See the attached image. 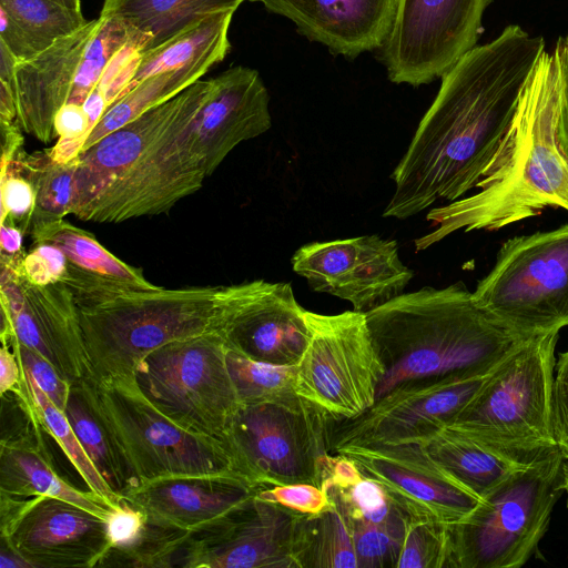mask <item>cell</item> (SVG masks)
Returning <instances> with one entry per match:
<instances>
[{
  "label": "cell",
  "instance_id": "6da1fadb",
  "mask_svg": "<svg viewBox=\"0 0 568 568\" xmlns=\"http://www.w3.org/2000/svg\"><path fill=\"white\" fill-rule=\"evenodd\" d=\"M544 51L542 37L508 26L442 77L435 100L390 174L395 191L383 216L407 219L477 186Z\"/></svg>",
  "mask_w": 568,
  "mask_h": 568
},
{
  "label": "cell",
  "instance_id": "7a4b0ae2",
  "mask_svg": "<svg viewBox=\"0 0 568 568\" xmlns=\"http://www.w3.org/2000/svg\"><path fill=\"white\" fill-rule=\"evenodd\" d=\"M476 187L480 191L427 213L434 230L414 241L416 252L460 230H499L546 207L568 211V144L555 51L541 53L515 118Z\"/></svg>",
  "mask_w": 568,
  "mask_h": 568
},
{
  "label": "cell",
  "instance_id": "3957f363",
  "mask_svg": "<svg viewBox=\"0 0 568 568\" xmlns=\"http://www.w3.org/2000/svg\"><path fill=\"white\" fill-rule=\"evenodd\" d=\"M365 315L385 368L377 399L412 379L486 375L529 338L462 284L403 293Z\"/></svg>",
  "mask_w": 568,
  "mask_h": 568
},
{
  "label": "cell",
  "instance_id": "277c9868",
  "mask_svg": "<svg viewBox=\"0 0 568 568\" xmlns=\"http://www.w3.org/2000/svg\"><path fill=\"white\" fill-rule=\"evenodd\" d=\"M230 286L141 287L89 276L74 298L93 379L133 375L151 351L202 335L223 336Z\"/></svg>",
  "mask_w": 568,
  "mask_h": 568
},
{
  "label": "cell",
  "instance_id": "5b68a950",
  "mask_svg": "<svg viewBox=\"0 0 568 568\" xmlns=\"http://www.w3.org/2000/svg\"><path fill=\"white\" fill-rule=\"evenodd\" d=\"M558 333L531 336L501 359L448 427L531 462L552 452Z\"/></svg>",
  "mask_w": 568,
  "mask_h": 568
},
{
  "label": "cell",
  "instance_id": "8992f818",
  "mask_svg": "<svg viewBox=\"0 0 568 568\" xmlns=\"http://www.w3.org/2000/svg\"><path fill=\"white\" fill-rule=\"evenodd\" d=\"M559 445L514 471L466 517L447 525V568H519L538 551L565 491Z\"/></svg>",
  "mask_w": 568,
  "mask_h": 568
},
{
  "label": "cell",
  "instance_id": "52a82bcc",
  "mask_svg": "<svg viewBox=\"0 0 568 568\" xmlns=\"http://www.w3.org/2000/svg\"><path fill=\"white\" fill-rule=\"evenodd\" d=\"M336 419L297 394L241 404L222 442L234 470L256 488L321 487Z\"/></svg>",
  "mask_w": 568,
  "mask_h": 568
},
{
  "label": "cell",
  "instance_id": "ba28073f",
  "mask_svg": "<svg viewBox=\"0 0 568 568\" xmlns=\"http://www.w3.org/2000/svg\"><path fill=\"white\" fill-rule=\"evenodd\" d=\"M92 381L100 416L135 484L165 476L237 474L223 442L169 419L145 397L134 374Z\"/></svg>",
  "mask_w": 568,
  "mask_h": 568
},
{
  "label": "cell",
  "instance_id": "9c48e42d",
  "mask_svg": "<svg viewBox=\"0 0 568 568\" xmlns=\"http://www.w3.org/2000/svg\"><path fill=\"white\" fill-rule=\"evenodd\" d=\"M220 334L170 342L149 352L134 375L145 397L184 429L222 438L241 403Z\"/></svg>",
  "mask_w": 568,
  "mask_h": 568
},
{
  "label": "cell",
  "instance_id": "30bf717a",
  "mask_svg": "<svg viewBox=\"0 0 568 568\" xmlns=\"http://www.w3.org/2000/svg\"><path fill=\"white\" fill-rule=\"evenodd\" d=\"M473 293L524 336L568 326V224L507 241Z\"/></svg>",
  "mask_w": 568,
  "mask_h": 568
},
{
  "label": "cell",
  "instance_id": "8fae6325",
  "mask_svg": "<svg viewBox=\"0 0 568 568\" xmlns=\"http://www.w3.org/2000/svg\"><path fill=\"white\" fill-rule=\"evenodd\" d=\"M305 318L310 336L294 365L295 392L336 420L364 414L385 374L365 313L306 311Z\"/></svg>",
  "mask_w": 568,
  "mask_h": 568
},
{
  "label": "cell",
  "instance_id": "7c38bea8",
  "mask_svg": "<svg viewBox=\"0 0 568 568\" xmlns=\"http://www.w3.org/2000/svg\"><path fill=\"white\" fill-rule=\"evenodd\" d=\"M490 0H395L379 48L388 79L418 87L442 78L476 47Z\"/></svg>",
  "mask_w": 568,
  "mask_h": 568
},
{
  "label": "cell",
  "instance_id": "4fadbf2b",
  "mask_svg": "<svg viewBox=\"0 0 568 568\" xmlns=\"http://www.w3.org/2000/svg\"><path fill=\"white\" fill-rule=\"evenodd\" d=\"M194 119L173 129L73 215L83 221L120 223L165 213L196 192L206 174L190 142Z\"/></svg>",
  "mask_w": 568,
  "mask_h": 568
},
{
  "label": "cell",
  "instance_id": "5bb4252c",
  "mask_svg": "<svg viewBox=\"0 0 568 568\" xmlns=\"http://www.w3.org/2000/svg\"><path fill=\"white\" fill-rule=\"evenodd\" d=\"M0 538L36 568H94L111 546L105 520L75 504L2 493Z\"/></svg>",
  "mask_w": 568,
  "mask_h": 568
},
{
  "label": "cell",
  "instance_id": "9a60e30c",
  "mask_svg": "<svg viewBox=\"0 0 568 568\" xmlns=\"http://www.w3.org/2000/svg\"><path fill=\"white\" fill-rule=\"evenodd\" d=\"M291 262L313 291L346 300L362 313L403 294L414 276L399 258L397 242L376 234L308 243Z\"/></svg>",
  "mask_w": 568,
  "mask_h": 568
},
{
  "label": "cell",
  "instance_id": "2e32d148",
  "mask_svg": "<svg viewBox=\"0 0 568 568\" xmlns=\"http://www.w3.org/2000/svg\"><path fill=\"white\" fill-rule=\"evenodd\" d=\"M332 452L355 462L409 518L447 525L466 517L480 499L446 474L414 439L351 443Z\"/></svg>",
  "mask_w": 568,
  "mask_h": 568
},
{
  "label": "cell",
  "instance_id": "e0dca14e",
  "mask_svg": "<svg viewBox=\"0 0 568 568\" xmlns=\"http://www.w3.org/2000/svg\"><path fill=\"white\" fill-rule=\"evenodd\" d=\"M300 515L254 496L193 530L176 567L295 568L293 542Z\"/></svg>",
  "mask_w": 568,
  "mask_h": 568
},
{
  "label": "cell",
  "instance_id": "ac0fdd59",
  "mask_svg": "<svg viewBox=\"0 0 568 568\" xmlns=\"http://www.w3.org/2000/svg\"><path fill=\"white\" fill-rule=\"evenodd\" d=\"M486 375L404 382L378 398L364 414L335 420L332 449L351 443L417 439L444 428L470 402Z\"/></svg>",
  "mask_w": 568,
  "mask_h": 568
},
{
  "label": "cell",
  "instance_id": "d6986e66",
  "mask_svg": "<svg viewBox=\"0 0 568 568\" xmlns=\"http://www.w3.org/2000/svg\"><path fill=\"white\" fill-rule=\"evenodd\" d=\"M19 274L1 271V318L19 343L47 358L69 383L92 378L71 292L62 282L36 285Z\"/></svg>",
  "mask_w": 568,
  "mask_h": 568
},
{
  "label": "cell",
  "instance_id": "ffe728a7",
  "mask_svg": "<svg viewBox=\"0 0 568 568\" xmlns=\"http://www.w3.org/2000/svg\"><path fill=\"white\" fill-rule=\"evenodd\" d=\"M305 312L290 283L257 280L232 285L223 337L229 348L251 359L292 366L310 336Z\"/></svg>",
  "mask_w": 568,
  "mask_h": 568
},
{
  "label": "cell",
  "instance_id": "44dd1931",
  "mask_svg": "<svg viewBox=\"0 0 568 568\" xmlns=\"http://www.w3.org/2000/svg\"><path fill=\"white\" fill-rule=\"evenodd\" d=\"M211 89L212 79H200L174 98L112 131L82 152L78 158L71 214L134 164L173 129L195 118Z\"/></svg>",
  "mask_w": 568,
  "mask_h": 568
},
{
  "label": "cell",
  "instance_id": "7402d4cb",
  "mask_svg": "<svg viewBox=\"0 0 568 568\" xmlns=\"http://www.w3.org/2000/svg\"><path fill=\"white\" fill-rule=\"evenodd\" d=\"M271 126L270 94L260 73L236 65L212 79L210 95L192 122L190 142L210 176L237 144Z\"/></svg>",
  "mask_w": 568,
  "mask_h": 568
},
{
  "label": "cell",
  "instance_id": "603a6c76",
  "mask_svg": "<svg viewBox=\"0 0 568 568\" xmlns=\"http://www.w3.org/2000/svg\"><path fill=\"white\" fill-rule=\"evenodd\" d=\"M99 23L100 18L90 20L80 30L57 40L16 68L11 83L16 122L41 142L58 136L54 129L57 113L69 101L81 59Z\"/></svg>",
  "mask_w": 568,
  "mask_h": 568
},
{
  "label": "cell",
  "instance_id": "cb8c5ba5",
  "mask_svg": "<svg viewBox=\"0 0 568 568\" xmlns=\"http://www.w3.org/2000/svg\"><path fill=\"white\" fill-rule=\"evenodd\" d=\"M291 20L310 41L347 59L379 49L395 0H248Z\"/></svg>",
  "mask_w": 568,
  "mask_h": 568
},
{
  "label": "cell",
  "instance_id": "d4e9b609",
  "mask_svg": "<svg viewBox=\"0 0 568 568\" xmlns=\"http://www.w3.org/2000/svg\"><path fill=\"white\" fill-rule=\"evenodd\" d=\"M257 489L235 473L183 475L138 481L122 496L151 518L193 531L254 497Z\"/></svg>",
  "mask_w": 568,
  "mask_h": 568
},
{
  "label": "cell",
  "instance_id": "484cf974",
  "mask_svg": "<svg viewBox=\"0 0 568 568\" xmlns=\"http://www.w3.org/2000/svg\"><path fill=\"white\" fill-rule=\"evenodd\" d=\"M47 434L40 413L18 428L1 432L0 493L21 498H60L105 520L114 505L92 490L73 487L58 474Z\"/></svg>",
  "mask_w": 568,
  "mask_h": 568
},
{
  "label": "cell",
  "instance_id": "4316f807",
  "mask_svg": "<svg viewBox=\"0 0 568 568\" xmlns=\"http://www.w3.org/2000/svg\"><path fill=\"white\" fill-rule=\"evenodd\" d=\"M414 440L422 445L446 474L479 499L514 471L536 462L516 456L448 426Z\"/></svg>",
  "mask_w": 568,
  "mask_h": 568
},
{
  "label": "cell",
  "instance_id": "83f0119b",
  "mask_svg": "<svg viewBox=\"0 0 568 568\" xmlns=\"http://www.w3.org/2000/svg\"><path fill=\"white\" fill-rule=\"evenodd\" d=\"M234 12L211 13L162 44L141 53L125 93L149 77L201 62L214 65L224 60L231 48L229 29Z\"/></svg>",
  "mask_w": 568,
  "mask_h": 568
},
{
  "label": "cell",
  "instance_id": "f1b7e54d",
  "mask_svg": "<svg viewBox=\"0 0 568 568\" xmlns=\"http://www.w3.org/2000/svg\"><path fill=\"white\" fill-rule=\"evenodd\" d=\"M244 1L246 0H104L100 16L116 18L129 28L146 36L149 43L145 52L211 13L236 11Z\"/></svg>",
  "mask_w": 568,
  "mask_h": 568
},
{
  "label": "cell",
  "instance_id": "f546056e",
  "mask_svg": "<svg viewBox=\"0 0 568 568\" xmlns=\"http://www.w3.org/2000/svg\"><path fill=\"white\" fill-rule=\"evenodd\" d=\"M90 460L109 487L122 495L135 480L98 410L92 378L71 384L63 410Z\"/></svg>",
  "mask_w": 568,
  "mask_h": 568
},
{
  "label": "cell",
  "instance_id": "4dcf8cb0",
  "mask_svg": "<svg viewBox=\"0 0 568 568\" xmlns=\"http://www.w3.org/2000/svg\"><path fill=\"white\" fill-rule=\"evenodd\" d=\"M295 568H358L348 527L337 507L298 516L293 542Z\"/></svg>",
  "mask_w": 568,
  "mask_h": 568
},
{
  "label": "cell",
  "instance_id": "1f68e13d",
  "mask_svg": "<svg viewBox=\"0 0 568 568\" xmlns=\"http://www.w3.org/2000/svg\"><path fill=\"white\" fill-rule=\"evenodd\" d=\"M31 223L36 243L58 246L77 267L142 287L154 285L140 270L124 263L103 247L92 234L71 225L62 217L33 219Z\"/></svg>",
  "mask_w": 568,
  "mask_h": 568
},
{
  "label": "cell",
  "instance_id": "d6a6232c",
  "mask_svg": "<svg viewBox=\"0 0 568 568\" xmlns=\"http://www.w3.org/2000/svg\"><path fill=\"white\" fill-rule=\"evenodd\" d=\"M211 67L210 62H201L144 79L106 109L82 152L112 131L174 98L199 81Z\"/></svg>",
  "mask_w": 568,
  "mask_h": 568
},
{
  "label": "cell",
  "instance_id": "836d02e7",
  "mask_svg": "<svg viewBox=\"0 0 568 568\" xmlns=\"http://www.w3.org/2000/svg\"><path fill=\"white\" fill-rule=\"evenodd\" d=\"M191 532L146 515L144 526L135 539L124 547L110 548L97 567H176Z\"/></svg>",
  "mask_w": 568,
  "mask_h": 568
},
{
  "label": "cell",
  "instance_id": "e575fe53",
  "mask_svg": "<svg viewBox=\"0 0 568 568\" xmlns=\"http://www.w3.org/2000/svg\"><path fill=\"white\" fill-rule=\"evenodd\" d=\"M36 193L33 219L63 217L71 214L75 195L78 159L68 163L53 162L47 154L18 158L13 163ZM32 222V221H31Z\"/></svg>",
  "mask_w": 568,
  "mask_h": 568
},
{
  "label": "cell",
  "instance_id": "d590c367",
  "mask_svg": "<svg viewBox=\"0 0 568 568\" xmlns=\"http://www.w3.org/2000/svg\"><path fill=\"white\" fill-rule=\"evenodd\" d=\"M226 365L241 404L275 400L297 394L294 388V365L254 361L229 347Z\"/></svg>",
  "mask_w": 568,
  "mask_h": 568
},
{
  "label": "cell",
  "instance_id": "8d00e7d4",
  "mask_svg": "<svg viewBox=\"0 0 568 568\" xmlns=\"http://www.w3.org/2000/svg\"><path fill=\"white\" fill-rule=\"evenodd\" d=\"M0 8L32 37L42 51L89 22L82 11L54 0H0Z\"/></svg>",
  "mask_w": 568,
  "mask_h": 568
},
{
  "label": "cell",
  "instance_id": "74e56055",
  "mask_svg": "<svg viewBox=\"0 0 568 568\" xmlns=\"http://www.w3.org/2000/svg\"><path fill=\"white\" fill-rule=\"evenodd\" d=\"M26 372L44 429L58 443L89 490L114 505L122 495H118L109 487L82 448L64 413L39 388L27 369Z\"/></svg>",
  "mask_w": 568,
  "mask_h": 568
},
{
  "label": "cell",
  "instance_id": "f35d334b",
  "mask_svg": "<svg viewBox=\"0 0 568 568\" xmlns=\"http://www.w3.org/2000/svg\"><path fill=\"white\" fill-rule=\"evenodd\" d=\"M99 18V28L81 59L68 101L70 103L82 105L90 92L99 84L114 55L140 33L116 18L103 16Z\"/></svg>",
  "mask_w": 568,
  "mask_h": 568
},
{
  "label": "cell",
  "instance_id": "ab89813d",
  "mask_svg": "<svg viewBox=\"0 0 568 568\" xmlns=\"http://www.w3.org/2000/svg\"><path fill=\"white\" fill-rule=\"evenodd\" d=\"M447 524L408 518L397 568H447Z\"/></svg>",
  "mask_w": 568,
  "mask_h": 568
},
{
  "label": "cell",
  "instance_id": "60d3db41",
  "mask_svg": "<svg viewBox=\"0 0 568 568\" xmlns=\"http://www.w3.org/2000/svg\"><path fill=\"white\" fill-rule=\"evenodd\" d=\"M255 496L304 515H316L332 506L327 493L308 483L265 486L258 488Z\"/></svg>",
  "mask_w": 568,
  "mask_h": 568
},
{
  "label": "cell",
  "instance_id": "b9f144b4",
  "mask_svg": "<svg viewBox=\"0 0 568 568\" xmlns=\"http://www.w3.org/2000/svg\"><path fill=\"white\" fill-rule=\"evenodd\" d=\"M14 347L21 365L29 372L32 379L48 398L63 412L68 403L71 383L64 379L47 358L32 348L19 343L16 337Z\"/></svg>",
  "mask_w": 568,
  "mask_h": 568
},
{
  "label": "cell",
  "instance_id": "7bdbcfd3",
  "mask_svg": "<svg viewBox=\"0 0 568 568\" xmlns=\"http://www.w3.org/2000/svg\"><path fill=\"white\" fill-rule=\"evenodd\" d=\"M36 193L31 183L20 173L8 170L1 175V224L9 220L28 226L32 221Z\"/></svg>",
  "mask_w": 568,
  "mask_h": 568
},
{
  "label": "cell",
  "instance_id": "ee69618b",
  "mask_svg": "<svg viewBox=\"0 0 568 568\" xmlns=\"http://www.w3.org/2000/svg\"><path fill=\"white\" fill-rule=\"evenodd\" d=\"M146 520V514L139 506L120 496L105 519L110 548H120L132 542Z\"/></svg>",
  "mask_w": 568,
  "mask_h": 568
},
{
  "label": "cell",
  "instance_id": "f6af8a7d",
  "mask_svg": "<svg viewBox=\"0 0 568 568\" xmlns=\"http://www.w3.org/2000/svg\"><path fill=\"white\" fill-rule=\"evenodd\" d=\"M0 21V42L19 62L32 59L42 52L32 37L1 8Z\"/></svg>",
  "mask_w": 568,
  "mask_h": 568
},
{
  "label": "cell",
  "instance_id": "bcb514c9",
  "mask_svg": "<svg viewBox=\"0 0 568 568\" xmlns=\"http://www.w3.org/2000/svg\"><path fill=\"white\" fill-rule=\"evenodd\" d=\"M54 129L58 139L74 140L85 144L90 135V124L83 105L64 104L57 113Z\"/></svg>",
  "mask_w": 568,
  "mask_h": 568
},
{
  "label": "cell",
  "instance_id": "7dc6e473",
  "mask_svg": "<svg viewBox=\"0 0 568 568\" xmlns=\"http://www.w3.org/2000/svg\"><path fill=\"white\" fill-rule=\"evenodd\" d=\"M363 478L357 465L349 457L341 454L329 455L325 463L321 487L345 489Z\"/></svg>",
  "mask_w": 568,
  "mask_h": 568
},
{
  "label": "cell",
  "instance_id": "c3c4849f",
  "mask_svg": "<svg viewBox=\"0 0 568 568\" xmlns=\"http://www.w3.org/2000/svg\"><path fill=\"white\" fill-rule=\"evenodd\" d=\"M14 335L1 338L0 394L18 387L24 377L23 367L14 347Z\"/></svg>",
  "mask_w": 568,
  "mask_h": 568
},
{
  "label": "cell",
  "instance_id": "681fc988",
  "mask_svg": "<svg viewBox=\"0 0 568 568\" xmlns=\"http://www.w3.org/2000/svg\"><path fill=\"white\" fill-rule=\"evenodd\" d=\"M19 273L24 280L36 285L57 282L48 263L36 250L21 257Z\"/></svg>",
  "mask_w": 568,
  "mask_h": 568
},
{
  "label": "cell",
  "instance_id": "f907efd6",
  "mask_svg": "<svg viewBox=\"0 0 568 568\" xmlns=\"http://www.w3.org/2000/svg\"><path fill=\"white\" fill-rule=\"evenodd\" d=\"M1 128V174L19 156V149L22 145L23 139L20 133V126L16 121L0 120Z\"/></svg>",
  "mask_w": 568,
  "mask_h": 568
},
{
  "label": "cell",
  "instance_id": "816d5d0a",
  "mask_svg": "<svg viewBox=\"0 0 568 568\" xmlns=\"http://www.w3.org/2000/svg\"><path fill=\"white\" fill-rule=\"evenodd\" d=\"M554 51L557 54L561 74V122L568 144V33L558 39Z\"/></svg>",
  "mask_w": 568,
  "mask_h": 568
},
{
  "label": "cell",
  "instance_id": "f5cc1de1",
  "mask_svg": "<svg viewBox=\"0 0 568 568\" xmlns=\"http://www.w3.org/2000/svg\"><path fill=\"white\" fill-rule=\"evenodd\" d=\"M555 432L564 457L568 460V392L555 387Z\"/></svg>",
  "mask_w": 568,
  "mask_h": 568
},
{
  "label": "cell",
  "instance_id": "db71d44e",
  "mask_svg": "<svg viewBox=\"0 0 568 568\" xmlns=\"http://www.w3.org/2000/svg\"><path fill=\"white\" fill-rule=\"evenodd\" d=\"M33 250L45 260L55 281L60 282L68 265V258L62 250L50 243H36Z\"/></svg>",
  "mask_w": 568,
  "mask_h": 568
},
{
  "label": "cell",
  "instance_id": "11a10c76",
  "mask_svg": "<svg viewBox=\"0 0 568 568\" xmlns=\"http://www.w3.org/2000/svg\"><path fill=\"white\" fill-rule=\"evenodd\" d=\"M82 105L89 120L90 131L92 132L108 109L104 93L99 85L90 92Z\"/></svg>",
  "mask_w": 568,
  "mask_h": 568
},
{
  "label": "cell",
  "instance_id": "9f6ffc18",
  "mask_svg": "<svg viewBox=\"0 0 568 568\" xmlns=\"http://www.w3.org/2000/svg\"><path fill=\"white\" fill-rule=\"evenodd\" d=\"M0 568H36L32 562L18 552L7 540L0 538Z\"/></svg>",
  "mask_w": 568,
  "mask_h": 568
},
{
  "label": "cell",
  "instance_id": "6f0895ef",
  "mask_svg": "<svg viewBox=\"0 0 568 568\" xmlns=\"http://www.w3.org/2000/svg\"><path fill=\"white\" fill-rule=\"evenodd\" d=\"M17 106L12 85L0 80V120L16 121Z\"/></svg>",
  "mask_w": 568,
  "mask_h": 568
},
{
  "label": "cell",
  "instance_id": "680465c9",
  "mask_svg": "<svg viewBox=\"0 0 568 568\" xmlns=\"http://www.w3.org/2000/svg\"><path fill=\"white\" fill-rule=\"evenodd\" d=\"M1 251L18 254L21 251L22 231L14 225L1 224Z\"/></svg>",
  "mask_w": 568,
  "mask_h": 568
},
{
  "label": "cell",
  "instance_id": "91938a15",
  "mask_svg": "<svg viewBox=\"0 0 568 568\" xmlns=\"http://www.w3.org/2000/svg\"><path fill=\"white\" fill-rule=\"evenodd\" d=\"M19 60L0 42V80L12 83Z\"/></svg>",
  "mask_w": 568,
  "mask_h": 568
},
{
  "label": "cell",
  "instance_id": "94428289",
  "mask_svg": "<svg viewBox=\"0 0 568 568\" xmlns=\"http://www.w3.org/2000/svg\"><path fill=\"white\" fill-rule=\"evenodd\" d=\"M555 387L568 392V351L561 354L556 364Z\"/></svg>",
  "mask_w": 568,
  "mask_h": 568
},
{
  "label": "cell",
  "instance_id": "6125c7cd",
  "mask_svg": "<svg viewBox=\"0 0 568 568\" xmlns=\"http://www.w3.org/2000/svg\"><path fill=\"white\" fill-rule=\"evenodd\" d=\"M68 8H71V9H74V10H78V11H82L81 10V0H54Z\"/></svg>",
  "mask_w": 568,
  "mask_h": 568
},
{
  "label": "cell",
  "instance_id": "be15d7a7",
  "mask_svg": "<svg viewBox=\"0 0 568 568\" xmlns=\"http://www.w3.org/2000/svg\"><path fill=\"white\" fill-rule=\"evenodd\" d=\"M564 487H565V491L567 494V506H568V460L567 459L565 462V467H564Z\"/></svg>",
  "mask_w": 568,
  "mask_h": 568
}]
</instances>
